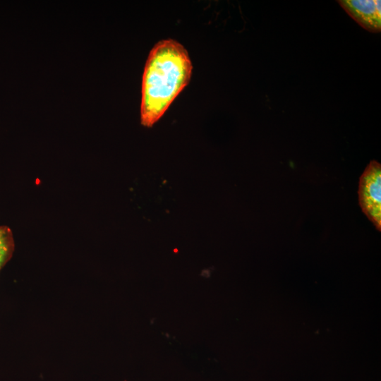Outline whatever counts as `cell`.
I'll return each mask as SVG.
<instances>
[{
  "label": "cell",
  "instance_id": "cell-2",
  "mask_svg": "<svg viewBox=\"0 0 381 381\" xmlns=\"http://www.w3.org/2000/svg\"><path fill=\"white\" fill-rule=\"evenodd\" d=\"M358 202L362 212L381 231V165L370 161L359 179Z\"/></svg>",
  "mask_w": 381,
  "mask_h": 381
},
{
  "label": "cell",
  "instance_id": "cell-3",
  "mask_svg": "<svg viewBox=\"0 0 381 381\" xmlns=\"http://www.w3.org/2000/svg\"><path fill=\"white\" fill-rule=\"evenodd\" d=\"M361 26L371 32L381 30L380 1L343 0L338 1Z\"/></svg>",
  "mask_w": 381,
  "mask_h": 381
},
{
  "label": "cell",
  "instance_id": "cell-4",
  "mask_svg": "<svg viewBox=\"0 0 381 381\" xmlns=\"http://www.w3.org/2000/svg\"><path fill=\"white\" fill-rule=\"evenodd\" d=\"M14 250V240L11 230L0 226V271L11 259Z\"/></svg>",
  "mask_w": 381,
  "mask_h": 381
},
{
  "label": "cell",
  "instance_id": "cell-1",
  "mask_svg": "<svg viewBox=\"0 0 381 381\" xmlns=\"http://www.w3.org/2000/svg\"><path fill=\"white\" fill-rule=\"evenodd\" d=\"M193 66L186 49L173 39L155 44L142 79L140 123L152 127L188 84Z\"/></svg>",
  "mask_w": 381,
  "mask_h": 381
}]
</instances>
